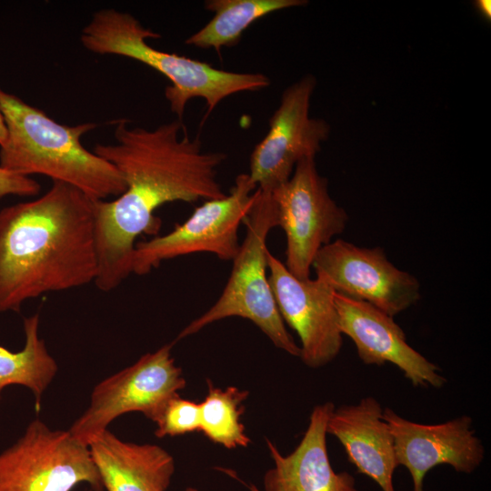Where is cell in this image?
<instances>
[{"label": "cell", "instance_id": "obj_1", "mask_svg": "<svg viewBox=\"0 0 491 491\" xmlns=\"http://www.w3.org/2000/svg\"><path fill=\"white\" fill-rule=\"evenodd\" d=\"M115 122V143L96 144L93 152L115 166L125 191L114 200H95L98 272L95 285L115 289L132 274L136 239L155 235L161 225L155 211L166 203L211 200L226 194L217 180L224 153L205 152L181 119L153 130Z\"/></svg>", "mask_w": 491, "mask_h": 491}, {"label": "cell", "instance_id": "obj_2", "mask_svg": "<svg viewBox=\"0 0 491 491\" xmlns=\"http://www.w3.org/2000/svg\"><path fill=\"white\" fill-rule=\"evenodd\" d=\"M95 199L53 181L38 198L0 210V314L46 293L95 283Z\"/></svg>", "mask_w": 491, "mask_h": 491}, {"label": "cell", "instance_id": "obj_3", "mask_svg": "<svg viewBox=\"0 0 491 491\" xmlns=\"http://www.w3.org/2000/svg\"><path fill=\"white\" fill-rule=\"evenodd\" d=\"M6 138L0 145V166L31 176L42 175L72 185L95 200L125 191L122 175L110 162L81 143L94 123L65 125L19 96L0 89Z\"/></svg>", "mask_w": 491, "mask_h": 491}, {"label": "cell", "instance_id": "obj_4", "mask_svg": "<svg viewBox=\"0 0 491 491\" xmlns=\"http://www.w3.org/2000/svg\"><path fill=\"white\" fill-rule=\"evenodd\" d=\"M159 36L131 14L105 8L96 11L84 26L80 42L89 52L125 56L165 76L170 85L165 89V96L171 111L181 120L193 98L205 99L208 115L225 97L259 91L270 85L266 75L218 69L185 55L160 51L146 41Z\"/></svg>", "mask_w": 491, "mask_h": 491}, {"label": "cell", "instance_id": "obj_5", "mask_svg": "<svg viewBox=\"0 0 491 491\" xmlns=\"http://www.w3.org/2000/svg\"><path fill=\"white\" fill-rule=\"evenodd\" d=\"M244 223L246 234L222 294L208 310L183 328L176 340L195 335L214 322L238 316L254 323L275 346L299 357L300 346L286 327L267 276L266 240L271 229L278 226L271 192L256 188L255 202Z\"/></svg>", "mask_w": 491, "mask_h": 491}, {"label": "cell", "instance_id": "obj_6", "mask_svg": "<svg viewBox=\"0 0 491 491\" xmlns=\"http://www.w3.org/2000/svg\"><path fill=\"white\" fill-rule=\"evenodd\" d=\"M173 344L143 355L133 365L99 382L90 403L68 431L88 446L115 418L140 412L155 423L167 402L186 386L172 356Z\"/></svg>", "mask_w": 491, "mask_h": 491}, {"label": "cell", "instance_id": "obj_7", "mask_svg": "<svg viewBox=\"0 0 491 491\" xmlns=\"http://www.w3.org/2000/svg\"><path fill=\"white\" fill-rule=\"evenodd\" d=\"M81 484L104 491L88 446L40 419L0 453V491H72Z\"/></svg>", "mask_w": 491, "mask_h": 491}, {"label": "cell", "instance_id": "obj_8", "mask_svg": "<svg viewBox=\"0 0 491 491\" xmlns=\"http://www.w3.org/2000/svg\"><path fill=\"white\" fill-rule=\"evenodd\" d=\"M256 190L248 174H240L228 195L204 201L171 232L136 242L132 274L144 276L165 260L195 253L233 261L240 247L238 229L255 202Z\"/></svg>", "mask_w": 491, "mask_h": 491}, {"label": "cell", "instance_id": "obj_9", "mask_svg": "<svg viewBox=\"0 0 491 491\" xmlns=\"http://www.w3.org/2000/svg\"><path fill=\"white\" fill-rule=\"evenodd\" d=\"M271 194L286 238L285 266L296 277L308 279L317 252L344 232L348 215L330 196L315 158L299 161L291 177Z\"/></svg>", "mask_w": 491, "mask_h": 491}, {"label": "cell", "instance_id": "obj_10", "mask_svg": "<svg viewBox=\"0 0 491 491\" xmlns=\"http://www.w3.org/2000/svg\"><path fill=\"white\" fill-rule=\"evenodd\" d=\"M312 268L336 294L370 303L393 317L421 297L416 277L393 265L380 246L336 239L317 252Z\"/></svg>", "mask_w": 491, "mask_h": 491}, {"label": "cell", "instance_id": "obj_11", "mask_svg": "<svg viewBox=\"0 0 491 491\" xmlns=\"http://www.w3.org/2000/svg\"><path fill=\"white\" fill-rule=\"evenodd\" d=\"M316 85L313 75H306L283 92L266 135L250 156L248 175L256 188L272 192L286 183L297 163L315 158L327 139L329 125L309 115Z\"/></svg>", "mask_w": 491, "mask_h": 491}, {"label": "cell", "instance_id": "obj_12", "mask_svg": "<svg viewBox=\"0 0 491 491\" xmlns=\"http://www.w3.org/2000/svg\"><path fill=\"white\" fill-rule=\"evenodd\" d=\"M268 280L284 320L300 339V358L311 368L322 367L339 354L343 338L335 291L323 280L299 279L267 252Z\"/></svg>", "mask_w": 491, "mask_h": 491}, {"label": "cell", "instance_id": "obj_13", "mask_svg": "<svg viewBox=\"0 0 491 491\" xmlns=\"http://www.w3.org/2000/svg\"><path fill=\"white\" fill-rule=\"evenodd\" d=\"M394 438L398 466L410 473L413 491H424L425 476L432 468L447 465L458 473L471 474L485 458V447L472 427L469 416L436 424L404 418L389 407L383 409Z\"/></svg>", "mask_w": 491, "mask_h": 491}, {"label": "cell", "instance_id": "obj_14", "mask_svg": "<svg viewBox=\"0 0 491 491\" xmlns=\"http://www.w3.org/2000/svg\"><path fill=\"white\" fill-rule=\"evenodd\" d=\"M335 305L342 335L354 342L366 365H395L416 387L441 388L446 379L440 368L406 342L394 317L366 301L335 293Z\"/></svg>", "mask_w": 491, "mask_h": 491}, {"label": "cell", "instance_id": "obj_15", "mask_svg": "<svg viewBox=\"0 0 491 491\" xmlns=\"http://www.w3.org/2000/svg\"><path fill=\"white\" fill-rule=\"evenodd\" d=\"M332 402L316 406L302 439L288 455L266 439L273 460L263 478V491H357L354 476L336 472L326 446V424L335 408Z\"/></svg>", "mask_w": 491, "mask_h": 491}, {"label": "cell", "instance_id": "obj_16", "mask_svg": "<svg viewBox=\"0 0 491 491\" xmlns=\"http://www.w3.org/2000/svg\"><path fill=\"white\" fill-rule=\"evenodd\" d=\"M383 407L373 396L357 404L335 407L326 433L343 446L348 461L375 481L382 491H396L393 476L397 467L394 438L383 418Z\"/></svg>", "mask_w": 491, "mask_h": 491}, {"label": "cell", "instance_id": "obj_17", "mask_svg": "<svg viewBox=\"0 0 491 491\" xmlns=\"http://www.w3.org/2000/svg\"><path fill=\"white\" fill-rule=\"evenodd\" d=\"M106 491H166L175 474L174 457L154 444L124 441L108 429L88 445Z\"/></svg>", "mask_w": 491, "mask_h": 491}, {"label": "cell", "instance_id": "obj_18", "mask_svg": "<svg viewBox=\"0 0 491 491\" xmlns=\"http://www.w3.org/2000/svg\"><path fill=\"white\" fill-rule=\"evenodd\" d=\"M39 323L37 313L24 318L25 344L21 350L13 352L0 346V400L5 387L22 386L34 395L37 411L58 370L56 361L39 336Z\"/></svg>", "mask_w": 491, "mask_h": 491}, {"label": "cell", "instance_id": "obj_19", "mask_svg": "<svg viewBox=\"0 0 491 491\" xmlns=\"http://www.w3.org/2000/svg\"><path fill=\"white\" fill-rule=\"evenodd\" d=\"M306 4L304 0H207L205 8L213 12L214 16L185 43L219 52L224 46L236 45L244 31L261 17Z\"/></svg>", "mask_w": 491, "mask_h": 491}, {"label": "cell", "instance_id": "obj_20", "mask_svg": "<svg viewBox=\"0 0 491 491\" xmlns=\"http://www.w3.org/2000/svg\"><path fill=\"white\" fill-rule=\"evenodd\" d=\"M207 394L200 403V432L227 449L246 447L251 440L241 416L249 391L230 386L222 389L207 379Z\"/></svg>", "mask_w": 491, "mask_h": 491}, {"label": "cell", "instance_id": "obj_21", "mask_svg": "<svg viewBox=\"0 0 491 491\" xmlns=\"http://www.w3.org/2000/svg\"><path fill=\"white\" fill-rule=\"evenodd\" d=\"M200 403L176 395L167 402L159 419L155 423V436L163 438L200 431Z\"/></svg>", "mask_w": 491, "mask_h": 491}, {"label": "cell", "instance_id": "obj_22", "mask_svg": "<svg viewBox=\"0 0 491 491\" xmlns=\"http://www.w3.org/2000/svg\"><path fill=\"white\" fill-rule=\"evenodd\" d=\"M41 185L31 176L18 175L0 166V199L7 195L35 196Z\"/></svg>", "mask_w": 491, "mask_h": 491}, {"label": "cell", "instance_id": "obj_23", "mask_svg": "<svg viewBox=\"0 0 491 491\" xmlns=\"http://www.w3.org/2000/svg\"><path fill=\"white\" fill-rule=\"evenodd\" d=\"M475 7L476 11L485 19L490 21L491 19V1L490 0H477L475 2Z\"/></svg>", "mask_w": 491, "mask_h": 491}, {"label": "cell", "instance_id": "obj_24", "mask_svg": "<svg viewBox=\"0 0 491 491\" xmlns=\"http://www.w3.org/2000/svg\"><path fill=\"white\" fill-rule=\"evenodd\" d=\"M6 138V128L0 109V145L5 142Z\"/></svg>", "mask_w": 491, "mask_h": 491}, {"label": "cell", "instance_id": "obj_25", "mask_svg": "<svg viewBox=\"0 0 491 491\" xmlns=\"http://www.w3.org/2000/svg\"><path fill=\"white\" fill-rule=\"evenodd\" d=\"M185 491H200V490H198L197 488L193 487V486H188V487L185 488Z\"/></svg>", "mask_w": 491, "mask_h": 491}]
</instances>
